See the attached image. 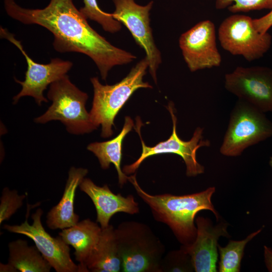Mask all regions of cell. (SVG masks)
Here are the masks:
<instances>
[{
    "label": "cell",
    "mask_w": 272,
    "mask_h": 272,
    "mask_svg": "<svg viewBox=\"0 0 272 272\" xmlns=\"http://www.w3.org/2000/svg\"><path fill=\"white\" fill-rule=\"evenodd\" d=\"M4 7L12 18L49 31L54 36L53 46L56 51L88 56L104 80L113 67L129 63L137 57L113 45L93 29L73 0H50L45 8L34 9L23 8L15 0H4Z\"/></svg>",
    "instance_id": "obj_1"
},
{
    "label": "cell",
    "mask_w": 272,
    "mask_h": 272,
    "mask_svg": "<svg viewBox=\"0 0 272 272\" xmlns=\"http://www.w3.org/2000/svg\"><path fill=\"white\" fill-rule=\"evenodd\" d=\"M138 194L150 207L155 218L167 224L183 245L191 244L196 236L194 219L202 210L211 211L217 220L219 215L214 208L211 198L215 192L210 187L198 193L183 195L171 194L151 195L139 185L135 174L128 177Z\"/></svg>",
    "instance_id": "obj_2"
},
{
    "label": "cell",
    "mask_w": 272,
    "mask_h": 272,
    "mask_svg": "<svg viewBox=\"0 0 272 272\" xmlns=\"http://www.w3.org/2000/svg\"><path fill=\"white\" fill-rule=\"evenodd\" d=\"M148 68L149 62L145 57L131 69L125 78L114 85H104L97 77L91 78L94 97L90 114L94 125L97 127L101 125L102 137L106 138L112 135L115 117L136 90L152 88L149 83L143 81Z\"/></svg>",
    "instance_id": "obj_3"
},
{
    "label": "cell",
    "mask_w": 272,
    "mask_h": 272,
    "mask_svg": "<svg viewBox=\"0 0 272 272\" xmlns=\"http://www.w3.org/2000/svg\"><path fill=\"white\" fill-rule=\"evenodd\" d=\"M115 232L121 271H161L164 247L148 226L137 222H124Z\"/></svg>",
    "instance_id": "obj_4"
},
{
    "label": "cell",
    "mask_w": 272,
    "mask_h": 272,
    "mask_svg": "<svg viewBox=\"0 0 272 272\" xmlns=\"http://www.w3.org/2000/svg\"><path fill=\"white\" fill-rule=\"evenodd\" d=\"M47 97L52 104L43 114L34 119L35 122L44 124L59 120L74 134L89 133L97 128L86 109L88 94L72 83L67 75L50 85Z\"/></svg>",
    "instance_id": "obj_5"
},
{
    "label": "cell",
    "mask_w": 272,
    "mask_h": 272,
    "mask_svg": "<svg viewBox=\"0 0 272 272\" xmlns=\"http://www.w3.org/2000/svg\"><path fill=\"white\" fill-rule=\"evenodd\" d=\"M271 137L272 122L264 113L238 99L231 113L220 152L225 156L238 157L248 147Z\"/></svg>",
    "instance_id": "obj_6"
},
{
    "label": "cell",
    "mask_w": 272,
    "mask_h": 272,
    "mask_svg": "<svg viewBox=\"0 0 272 272\" xmlns=\"http://www.w3.org/2000/svg\"><path fill=\"white\" fill-rule=\"evenodd\" d=\"M167 109L172 120V133L168 139L161 142L153 147L146 146L143 141L140 131L143 123L139 117H137L134 128L139 133L142 142V152L137 161L124 167L123 170L125 174H129L134 173L141 163L150 156L169 153L177 154L182 158L186 165V174L187 176L194 177L204 172V167L199 164L196 159L197 150L200 147H209L211 145L209 140H205L203 138V128L197 127L190 140L188 141L182 140L177 133V118L174 113L173 103H169Z\"/></svg>",
    "instance_id": "obj_7"
},
{
    "label": "cell",
    "mask_w": 272,
    "mask_h": 272,
    "mask_svg": "<svg viewBox=\"0 0 272 272\" xmlns=\"http://www.w3.org/2000/svg\"><path fill=\"white\" fill-rule=\"evenodd\" d=\"M218 38L224 49L249 61L263 57L269 49L272 40L268 32L261 34L255 29L253 19L239 14L232 15L222 21L218 29Z\"/></svg>",
    "instance_id": "obj_8"
},
{
    "label": "cell",
    "mask_w": 272,
    "mask_h": 272,
    "mask_svg": "<svg viewBox=\"0 0 272 272\" xmlns=\"http://www.w3.org/2000/svg\"><path fill=\"white\" fill-rule=\"evenodd\" d=\"M0 34L1 38L7 39L20 50L27 64L24 81L15 78V81L21 85L22 89L13 97V104H16L24 96L32 97L38 105H41L43 102H47L43 95L44 90L48 85L66 75L73 66L72 62L53 58L47 64L37 63L29 56L21 42L15 38L14 34L2 27L0 28Z\"/></svg>",
    "instance_id": "obj_9"
},
{
    "label": "cell",
    "mask_w": 272,
    "mask_h": 272,
    "mask_svg": "<svg viewBox=\"0 0 272 272\" xmlns=\"http://www.w3.org/2000/svg\"><path fill=\"white\" fill-rule=\"evenodd\" d=\"M28 206L25 221L20 225L5 224L3 228L10 232L22 234L32 239L44 258L57 272H82L70 255L69 245L60 236L52 237L47 233L41 222L43 211L37 209L31 218L32 224L28 222L30 208Z\"/></svg>",
    "instance_id": "obj_10"
},
{
    "label": "cell",
    "mask_w": 272,
    "mask_h": 272,
    "mask_svg": "<svg viewBox=\"0 0 272 272\" xmlns=\"http://www.w3.org/2000/svg\"><path fill=\"white\" fill-rule=\"evenodd\" d=\"M225 88L263 113L272 112V69L237 66L225 75Z\"/></svg>",
    "instance_id": "obj_11"
},
{
    "label": "cell",
    "mask_w": 272,
    "mask_h": 272,
    "mask_svg": "<svg viewBox=\"0 0 272 272\" xmlns=\"http://www.w3.org/2000/svg\"><path fill=\"white\" fill-rule=\"evenodd\" d=\"M113 18L129 31L135 42L146 53L149 71L156 83L157 71L162 62L161 55L154 40L150 25V11L153 2L146 6L137 4L134 0H113Z\"/></svg>",
    "instance_id": "obj_12"
},
{
    "label": "cell",
    "mask_w": 272,
    "mask_h": 272,
    "mask_svg": "<svg viewBox=\"0 0 272 272\" xmlns=\"http://www.w3.org/2000/svg\"><path fill=\"white\" fill-rule=\"evenodd\" d=\"M179 44L192 72L221 65L222 57L217 47L215 26L210 20L199 22L182 34Z\"/></svg>",
    "instance_id": "obj_13"
},
{
    "label": "cell",
    "mask_w": 272,
    "mask_h": 272,
    "mask_svg": "<svg viewBox=\"0 0 272 272\" xmlns=\"http://www.w3.org/2000/svg\"><path fill=\"white\" fill-rule=\"evenodd\" d=\"M196 236L190 244L181 247L190 255L196 272L217 271L218 241L221 236H229L228 224L221 222L214 226L211 221L202 217L196 219Z\"/></svg>",
    "instance_id": "obj_14"
},
{
    "label": "cell",
    "mask_w": 272,
    "mask_h": 272,
    "mask_svg": "<svg viewBox=\"0 0 272 272\" xmlns=\"http://www.w3.org/2000/svg\"><path fill=\"white\" fill-rule=\"evenodd\" d=\"M79 188L92 199L97 212V222L102 229L109 225L110 219L117 213L132 215L139 212L138 203L132 195L124 197L120 193L116 194L107 185L99 186L90 179L85 178Z\"/></svg>",
    "instance_id": "obj_15"
},
{
    "label": "cell",
    "mask_w": 272,
    "mask_h": 272,
    "mask_svg": "<svg viewBox=\"0 0 272 272\" xmlns=\"http://www.w3.org/2000/svg\"><path fill=\"white\" fill-rule=\"evenodd\" d=\"M88 172V169L84 168L72 167L70 169L63 195L46 216V223L49 228L62 230L79 222V216L74 208L76 192Z\"/></svg>",
    "instance_id": "obj_16"
},
{
    "label": "cell",
    "mask_w": 272,
    "mask_h": 272,
    "mask_svg": "<svg viewBox=\"0 0 272 272\" xmlns=\"http://www.w3.org/2000/svg\"><path fill=\"white\" fill-rule=\"evenodd\" d=\"M101 232V226L87 219L59 233L64 242L75 249V259L79 262L82 272L89 271L87 265L97 249Z\"/></svg>",
    "instance_id": "obj_17"
},
{
    "label": "cell",
    "mask_w": 272,
    "mask_h": 272,
    "mask_svg": "<svg viewBox=\"0 0 272 272\" xmlns=\"http://www.w3.org/2000/svg\"><path fill=\"white\" fill-rule=\"evenodd\" d=\"M133 126V120L129 116H126L123 127L115 138L106 142L91 143L87 148L88 150L94 153L97 157L103 169H108L111 163L114 165L120 186L128 180V176L121 169L122 143L125 135Z\"/></svg>",
    "instance_id": "obj_18"
},
{
    "label": "cell",
    "mask_w": 272,
    "mask_h": 272,
    "mask_svg": "<svg viewBox=\"0 0 272 272\" xmlns=\"http://www.w3.org/2000/svg\"><path fill=\"white\" fill-rule=\"evenodd\" d=\"M87 267L94 272L121 271L120 256L115 229L112 225L102 229L97 249L89 260Z\"/></svg>",
    "instance_id": "obj_19"
},
{
    "label": "cell",
    "mask_w": 272,
    "mask_h": 272,
    "mask_svg": "<svg viewBox=\"0 0 272 272\" xmlns=\"http://www.w3.org/2000/svg\"><path fill=\"white\" fill-rule=\"evenodd\" d=\"M8 263L21 272H49L52 267L36 246H29L22 239L12 241L8 245Z\"/></svg>",
    "instance_id": "obj_20"
},
{
    "label": "cell",
    "mask_w": 272,
    "mask_h": 272,
    "mask_svg": "<svg viewBox=\"0 0 272 272\" xmlns=\"http://www.w3.org/2000/svg\"><path fill=\"white\" fill-rule=\"evenodd\" d=\"M262 230L259 229L240 241L230 240L225 247L218 245L220 254L218 271L220 272H239L241 262L246 244Z\"/></svg>",
    "instance_id": "obj_21"
},
{
    "label": "cell",
    "mask_w": 272,
    "mask_h": 272,
    "mask_svg": "<svg viewBox=\"0 0 272 272\" xmlns=\"http://www.w3.org/2000/svg\"><path fill=\"white\" fill-rule=\"evenodd\" d=\"M84 7L80 12L87 19L99 24L106 32L114 33L121 29V23L115 20L112 14L102 11L97 4V0H83Z\"/></svg>",
    "instance_id": "obj_22"
},
{
    "label": "cell",
    "mask_w": 272,
    "mask_h": 272,
    "mask_svg": "<svg viewBox=\"0 0 272 272\" xmlns=\"http://www.w3.org/2000/svg\"><path fill=\"white\" fill-rule=\"evenodd\" d=\"M161 271H192L194 267L188 253L181 247L168 253L163 257Z\"/></svg>",
    "instance_id": "obj_23"
},
{
    "label": "cell",
    "mask_w": 272,
    "mask_h": 272,
    "mask_svg": "<svg viewBox=\"0 0 272 272\" xmlns=\"http://www.w3.org/2000/svg\"><path fill=\"white\" fill-rule=\"evenodd\" d=\"M216 8L218 10L228 8L233 13L271 9L272 0H216Z\"/></svg>",
    "instance_id": "obj_24"
},
{
    "label": "cell",
    "mask_w": 272,
    "mask_h": 272,
    "mask_svg": "<svg viewBox=\"0 0 272 272\" xmlns=\"http://www.w3.org/2000/svg\"><path fill=\"white\" fill-rule=\"evenodd\" d=\"M26 196L19 195L16 190L3 188L0 198V224L9 219L23 205Z\"/></svg>",
    "instance_id": "obj_25"
},
{
    "label": "cell",
    "mask_w": 272,
    "mask_h": 272,
    "mask_svg": "<svg viewBox=\"0 0 272 272\" xmlns=\"http://www.w3.org/2000/svg\"><path fill=\"white\" fill-rule=\"evenodd\" d=\"M255 29L260 34H264L272 26V9L265 15L257 19H253Z\"/></svg>",
    "instance_id": "obj_26"
},
{
    "label": "cell",
    "mask_w": 272,
    "mask_h": 272,
    "mask_svg": "<svg viewBox=\"0 0 272 272\" xmlns=\"http://www.w3.org/2000/svg\"><path fill=\"white\" fill-rule=\"evenodd\" d=\"M264 262L268 271L272 272V249L267 247L264 246Z\"/></svg>",
    "instance_id": "obj_27"
},
{
    "label": "cell",
    "mask_w": 272,
    "mask_h": 272,
    "mask_svg": "<svg viewBox=\"0 0 272 272\" xmlns=\"http://www.w3.org/2000/svg\"><path fill=\"white\" fill-rule=\"evenodd\" d=\"M0 271L1 272H17L18 270L14 268L13 266L9 264L8 263L7 264L0 263Z\"/></svg>",
    "instance_id": "obj_28"
},
{
    "label": "cell",
    "mask_w": 272,
    "mask_h": 272,
    "mask_svg": "<svg viewBox=\"0 0 272 272\" xmlns=\"http://www.w3.org/2000/svg\"><path fill=\"white\" fill-rule=\"evenodd\" d=\"M269 165L272 169V156L269 158Z\"/></svg>",
    "instance_id": "obj_29"
}]
</instances>
